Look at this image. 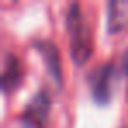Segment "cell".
<instances>
[{
    "mask_svg": "<svg viewBox=\"0 0 128 128\" xmlns=\"http://www.w3.org/2000/svg\"><path fill=\"white\" fill-rule=\"evenodd\" d=\"M49 107H51L49 93L46 90H40L39 93H35L32 102L26 105V109L23 112V123L28 128H42V124L48 118Z\"/></svg>",
    "mask_w": 128,
    "mask_h": 128,
    "instance_id": "3",
    "label": "cell"
},
{
    "mask_svg": "<svg viewBox=\"0 0 128 128\" xmlns=\"http://www.w3.org/2000/svg\"><path fill=\"white\" fill-rule=\"evenodd\" d=\"M67 28H68V35H70V54L77 65H82L91 56L93 42H91V32H90L88 25L84 23L79 4H72L68 7Z\"/></svg>",
    "mask_w": 128,
    "mask_h": 128,
    "instance_id": "1",
    "label": "cell"
},
{
    "mask_svg": "<svg viewBox=\"0 0 128 128\" xmlns=\"http://www.w3.org/2000/svg\"><path fill=\"white\" fill-rule=\"evenodd\" d=\"M112 77H114V67L110 63H104L93 70L90 77V88H91V95L95 102L98 104L109 102L110 90H112Z\"/></svg>",
    "mask_w": 128,
    "mask_h": 128,
    "instance_id": "2",
    "label": "cell"
},
{
    "mask_svg": "<svg viewBox=\"0 0 128 128\" xmlns=\"http://www.w3.org/2000/svg\"><path fill=\"white\" fill-rule=\"evenodd\" d=\"M35 49L40 53V56L46 62L48 70L51 72L53 79L60 84L62 82V58H60V51L58 48L51 42V40H35Z\"/></svg>",
    "mask_w": 128,
    "mask_h": 128,
    "instance_id": "4",
    "label": "cell"
},
{
    "mask_svg": "<svg viewBox=\"0 0 128 128\" xmlns=\"http://www.w3.org/2000/svg\"><path fill=\"white\" fill-rule=\"evenodd\" d=\"M21 63L14 54H7L4 60V70H2V90L7 93L14 88H18L21 81Z\"/></svg>",
    "mask_w": 128,
    "mask_h": 128,
    "instance_id": "6",
    "label": "cell"
},
{
    "mask_svg": "<svg viewBox=\"0 0 128 128\" xmlns=\"http://www.w3.org/2000/svg\"><path fill=\"white\" fill-rule=\"evenodd\" d=\"M123 68H124V74H126V77H128V53H126L124 58H123Z\"/></svg>",
    "mask_w": 128,
    "mask_h": 128,
    "instance_id": "7",
    "label": "cell"
},
{
    "mask_svg": "<svg viewBox=\"0 0 128 128\" xmlns=\"http://www.w3.org/2000/svg\"><path fill=\"white\" fill-rule=\"evenodd\" d=\"M128 26V0H110L107 4V30L116 34Z\"/></svg>",
    "mask_w": 128,
    "mask_h": 128,
    "instance_id": "5",
    "label": "cell"
}]
</instances>
